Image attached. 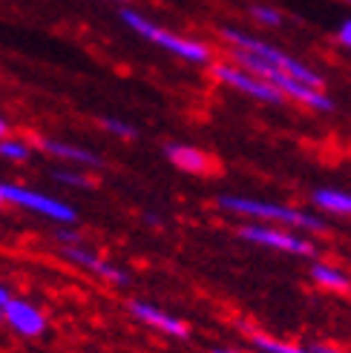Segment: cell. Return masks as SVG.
I'll return each instance as SVG.
<instances>
[{"mask_svg":"<svg viewBox=\"0 0 351 353\" xmlns=\"http://www.w3.org/2000/svg\"><path fill=\"white\" fill-rule=\"evenodd\" d=\"M9 302H12V293L6 290V285H0V310H6Z\"/></svg>","mask_w":351,"mask_h":353,"instance_id":"obj_21","label":"cell"},{"mask_svg":"<svg viewBox=\"0 0 351 353\" xmlns=\"http://www.w3.org/2000/svg\"><path fill=\"white\" fill-rule=\"evenodd\" d=\"M311 353H343V350L331 347V345H314V347H311Z\"/></svg>","mask_w":351,"mask_h":353,"instance_id":"obj_22","label":"cell"},{"mask_svg":"<svg viewBox=\"0 0 351 353\" xmlns=\"http://www.w3.org/2000/svg\"><path fill=\"white\" fill-rule=\"evenodd\" d=\"M216 207L225 210L231 216L242 219H254V221H271L276 227H294V230H305V233H328L325 219L296 210L288 204H274V201H262V199H248V196H219Z\"/></svg>","mask_w":351,"mask_h":353,"instance_id":"obj_1","label":"cell"},{"mask_svg":"<svg viewBox=\"0 0 351 353\" xmlns=\"http://www.w3.org/2000/svg\"><path fill=\"white\" fill-rule=\"evenodd\" d=\"M3 319L9 322V327L15 333H21V336H41V333L46 330V316L41 313V307H35L32 302H26V299H15L6 305L3 310Z\"/></svg>","mask_w":351,"mask_h":353,"instance_id":"obj_10","label":"cell"},{"mask_svg":"<svg viewBox=\"0 0 351 353\" xmlns=\"http://www.w3.org/2000/svg\"><path fill=\"white\" fill-rule=\"evenodd\" d=\"M0 201L12 204V207H21V210H29V213L49 219L55 224H64V227H73L78 221V213H75L73 204H66L55 196H49V192H41V190L21 187V184L0 181Z\"/></svg>","mask_w":351,"mask_h":353,"instance_id":"obj_5","label":"cell"},{"mask_svg":"<svg viewBox=\"0 0 351 353\" xmlns=\"http://www.w3.org/2000/svg\"><path fill=\"white\" fill-rule=\"evenodd\" d=\"M251 17H256L262 26H279L283 23V12L274 9V6H262V3L251 6Z\"/></svg>","mask_w":351,"mask_h":353,"instance_id":"obj_18","label":"cell"},{"mask_svg":"<svg viewBox=\"0 0 351 353\" xmlns=\"http://www.w3.org/2000/svg\"><path fill=\"white\" fill-rule=\"evenodd\" d=\"M0 207H3V201H0Z\"/></svg>","mask_w":351,"mask_h":353,"instance_id":"obj_26","label":"cell"},{"mask_svg":"<svg viewBox=\"0 0 351 353\" xmlns=\"http://www.w3.org/2000/svg\"><path fill=\"white\" fill-rule=\"evenodd\" d=\"M214 75H216L219 83L231 86V90L248 95V98H254V101H262V103H285L283 92H276L268 81L256 78L254 72H248V69H242V66L216 63V66H214Z\"/></svg>","mask_w":351,"mask_h":353,"instance_id":"obj_7","label":"cell"},{"mask_svg":"<svg viewBox=\"0 0 351 353\" xmlns=\"http://www.w3.org/2000/svg\"><path fill=\"white\" fill-rule=\"evenodd\" d=\"M61 256L69 261V264H75V268L86 270V273H93L104 281H110V285H118V288H124L130 285V273L124 268H118V264L107 261V259H101L95 250H90L84 241L78 244H64L61 247Z\"/></svg>","mask_w":351,"mask_h":353,"instance_id":"obj_8","label":"cell"},{"mask_svg":"<svg viewBox=\"0 0 351 353\" xmlns=\"http://www.w3.org/2000/svg\"><path fill=\"white\" fill-rule=\"evenodd\" d=\"M164 158L182 172L190 175H207L214 172V158L205 150L193 147V144H164Z\"/></svg>","mask_w":351,"mask_h":353,"instance_id":"obj_12","label":"cell"},{"mask_svg":"<svg viewBox=\"0 0 351 353\" xmlns=\"http://www.w3.org/2000/svg\"><path fill=\"white\" fill-rule=\"evenodd\" d=\"M127 307H130V313H133V319H138L142 325H147V327H153V330L164 333V336H173V339H187V336H190L187 325L179 319V316L167 313V310L159 307V305L142 302V299H130Z\"/></svg>","mask_w":351,"mask_h":353,"instance_id":"obj_9","label":"cell"},{"mask_svg":"<svg viewBox=\"0 0 351 353\" xmlns=\"http://www.w3.org/2000/svg\"><path fill=\"white\" fill-rule=\"evenodd\" d=\"M234 61H236V66L248 69V72H254L256 78L268 81L276 92H283V98H294V101H300V103H305V107L317 110V112H331V110H334V101H331L323 90H317V86H308V83H303V81L285 75L283 69L265 63L262 58L251 55V52L234 49Z\"/></svg>","mask_w":351,"mask_h":353,"instance_id":"obj_2","label":"cell"},{"mask_svg":"<svg viewBox=\"0 0 351 353\" xmlns=\"http://www.w3.org/2000/svg\"><path fill=\"white\" fill-rule=\"evenodd\" d=\"M0 158L15 161V164H23L32 158V147L23 144V141H17V138H0Z\"/></svg>","mask_w":351,"mask_h":353,"instance_id":"obj_15","label":"cell"},{"mask_svg":"<svg viewBox=\"0 0 351 353\" xmlns=\"http://www.w3.org/2000/svg\"><path fill=\"white\" fill-rule=\"evenodd\" d=\"M210 353H245V350H231V347H214Z\"/></svg>","mask_w":351,"mask_h":353,"instance_id":"obj_23","label":"cell"},{"mask_svg":"<svg viewBox=\"0 0 351 353\" xmlns=\"http://www.w3.org/2000/svg\"><path fill=\"white\" fill-rule=\"evenodd\" d=\"M52 179H55V184H64V187H78V190H90L93 187V179L86 175L84 170H52Z\"/></svg>","mask_w":351,"mask_h":353,"instance_id":"obj_16","label":"cell"},{"mask_svg":"<svg viewBox=\"0 0 351 353\" xmlns=\"http://www.w3.org/2000/svg\"><path fill=\"white\" fill-rule=\"evenodd\" d=\"M38 147L46 155L58 158V161L73 164V167H86V170H101L104 167V158L98 152H93V150L81 147V144H69V141H58V138H41Z\"/></svg>","mask_w":351,"mask_h":353,"instance_id":"obj_11","label":"cell"},{"mask_svg":"<svg viewBox=\"0 0 351 353\" xmlns=\"http://www.w3.org/2000/svg\"><path fill=\"white\" fill-rule=\"evenodd\" d=\"M6 132H9V123H6L3 118H0V138H6Z\"/></svg>","mask_w":351,"mask_h":353,"instance_id":"obj_24","label":"cell"},{"mask_svg":"<svg viewBox=\"0 0 351 353\" xmlns=\"http://www.w3.org/2000/svg\"><path fill=\"white\" fill-rule=\"evenodd\" d=\"M311 279L314 285H320L325 290H351V276L337 268V264H328V261H314L311 264Z\"/></svg>","mask_w":351,"mask_h":353,"instance_id":"obj_14","label":"cell"},{"mask_svg":"<svg viewBox=\"0 0 351 353\" xmlns=\"http://www.w3.org/2000/svg\"><path fill=\"white\" fill-rule=\"evenodd\" d=\"M311 204L328 216H345L351 219V192L334 190V187H320L311 192Z\"/></svg>","mask_w":351,"mask_h":353,"instance_id":"obj_13","label":"cell"},{"mask_svg":"<svg viewBox=\"0 0 351 353\" xmlns=\"http://www.w3.org/2000/svg\"><path fill=\"white\" fill-rule=\"evenodd\" d=\"M294 353H311V347H294Z\"/></svg>","mask_w":351,"mask_h":353,"instance_id":"obj_25","label":"cell"},{"mask_svg":"<svg viewBox=\"0 0 351 353\" xmlns=\"http://www.w3.org/2000/svg\"><path fill=\"white\" fill-rule=\"evenodd\" d=\"M121 21H124L135 34H142V38H147L153 46L170 52V55H176V58H182L187 63H199V66L210 63V49L205 43L182 38V34H173L170 29L153 23L150 17H144V14H138L133 9H124V12H121Z\"/></svg>","mask_w":351,"mask_h":353,"instance_id":"obj_4","label":"cell"},{"mask_svg":"<svg viewBox=\"0 0 351 353\" xmlns=\"http://www.w3.org/2000/svg\"><path fill=\"white\" fill-rule=\"evenodd\" d=\"M239 239L259 244V247H268V250H279V253H288V256H303V259H314L317 256V247H314L311 239L305 236H296L285 227H276V224H242L239 227Z\"/></svg>","mask_w":351,"mask_h":353,"instance_id":"obj_6","label":"cell"},{"mask_svg":"<svg viewBox=\"0 0 351 353\" xmlns=\"http://www.w3.org/2000/svg\"><path fill=\"white\" fill-rule=\"evenodd\" d=\"M337 38H340V43H343L345 49H351V21H343V26H340V32H337Z\"/></svg>","mask_w":351,"mask_h":353,"instance_id":"obj_20","label":"cell"},{"mask_svg":"<svg viewBox=\"0 0 351 353\" xmlns=\"http://www.w3.org/2000/svg\"><path fill=\"white\" fill-rule=\"evenodd\" d=\"M222 38L231 43V49H242V52H251V55L262 58L265 63L276 66V69H283L285 75L296 78V81H303L308 86H317V90H323V78L314 72L311 66H305L303 61H296L294 55H288V52H283L279 46L268 43V41H262L256 38V34H248V32H242V29H234V26H222Z\"/></svg>","mask_w":351,"mask_h":353,"instance_id":"obj_3","label":"cell"},{"mask_svg":"<svg viewBox=\"0 0 351 353\" xmlns=\"http://www.w3.org/2000/svg\"><path fill=\"white\" fill-rule=\"evenodd\" d=\"M348 3H351V0H348Z\"/></svg>","mask_w":351,"mask_h":353,"instance_id":"obj_27","label":"cell"},{"mask_svg":"<svg viewBox=\"0 0 351 353\" xmlns=\"http://www.w3.org/2000/svg\"><path fill=\"white\" fill-rule=\"evenodd\" d=\"M101 127L107 130L110 135H115V138H124V141H135V138H138V130L133 127V123L121 121V118H104V121H101Z\"/></svg>","mask_w":351,"mask_h":353,"instance_id":"obj_17","label":"cell"},{"mask_svg":"<svg viewBox=\"0 0 351 353\" xmlns=\"http://www.w3.org/2000/svg\"><path fill=\"white\" fill-rule=\"evenodd\" d=\"M58 241H61V244H78L81 236H78L75 230H69V227H61V230H58Z\"/></svg>","mask_w":351,"mask_h":353,"instance_id":"obj_19","label":"cell"}]
</instances>
